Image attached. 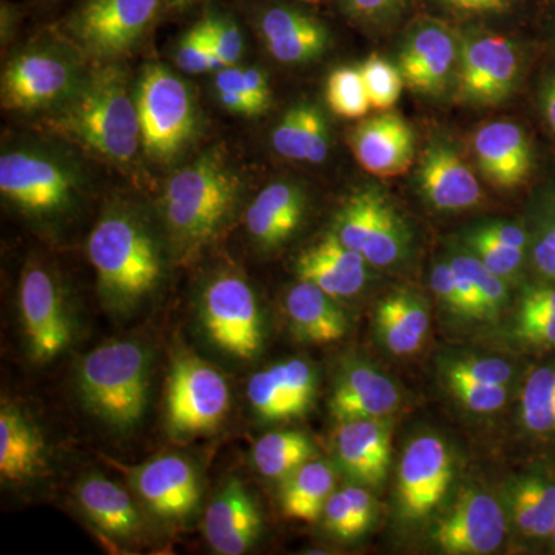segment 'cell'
<instances>
[{"label": "cell", "mask_w": 555, "mask_h": 555, "mask_svg": "<svg viewBox=\"0 0 555 555\" xmlns=\"http://www.w3.org/2000/svg\"><path fill=\"white\" fill-rule=\"evenodd\" d=\"M50 127L113 163H129L141 142L137 100L118 68H102L82 80Z\"/></svg>", "instance_id": "obj_1"}, {"label": "cell", "mask_w": 555, "mask_h": 555, "mask_svg": "<svg viewBox=\"0 0 555 555\" xmlns=\"http://www.w3.org/2000/svg\"><path fill=\"white\" fill-rule=\"evenodd\" d=\"M241 179L217 153L201 156L167 182L163 214L175 243L193 251L217 236L235 207Z\"/></svg>", "instance_id": "obj_2"}, {"label": "cell", "mask_w": 555, "mask_h": 555, "mask_svg": "<svg viewBox=\"0 0 555 555\" xmlns=\"http://www.w3.org/2000/svg\"><path fill=\"white\" fill-rule=\"evenodd\" d=\"M89 257L102 292L116 305H131L158 286V247L133 215L124 211L105 215L91 232Z\"/></svg>", "instance_id": "obj_3"}, {"label": "cell", "mask_w": 555, "mask_h": 555, "mask_svg": "<svg viewBox=\"0 0 555 555\" xmlns=\"http://www.w3.org/2000/svg\"><path fill=\"white\" fill-rule=\"evenodd\" d=\"M150 357L134 341L108 343L83 358L80 396L91 412L109 425H137L147 406Z\"/></svg>", "instance_id": "obj_4"}, {"label": "cell", "mask_w": 555, "mask_h": 555, "mask_svg": "<svg viewBox=\"0 0 555 555\" xmlns=\"http://www.w3.org/2000/svg\"><path fill=\"white\" fill-rule=\"evenodd\" d=\"M134 100L145 153L164 163L177 158L196 129L188 86L170 69L152 65L145 69Z\"/></svg>", "instance_id": "obj_5"}, {"label": "cell", "mask_w": 555, "mask_h": 555, "mask_svg": "<svg viewBox=\"0 0 555 555\" xmlns=\"http://www.w3.org/2000/svg\"><path fill=\"white\" fill-rule=\"evenodd\" d=\"M164 10L166 0H80L68 30L93 56L116 57L133 49Z\"/></svg>", "instance_id": "obj_6"}, {"label": "cell", "mask_w": 555, "mask_h": 555, "mask_svg": "<svg viewBox=\"0 0 555 555\" xmlns=\"http://www.w3.org/2000/svg\"><path fill=\"white\" fill-rule=\"evenodd\" d=\"M229 406V385L217 369L192 356L175 361L166 396L171 434L193 437L208 433L222 422Z\"/></svg>", "instance_id": "obj_7"}, {"label": "cell", "mask_w": 555, "mask_h": 555, "mask_svg": "<svg viewBox=\"0 0 555 555\" xmlns=\"http://www.w3.org/2000/svg\"><path fill=\"white\" fill-rule=\"evenodd\" d=\"M201 315L211 341L240 360L257 357L262 345L261 313L254 291L235 275L208 283L201 301Z\"/></svg>", "instance_id": "obj_8"}, {"label": "cell", "mask_w": 555, "mask_h": 555, "mask_svg": "<svg viewBox=\"0 0 555 555\" xmlns=\"http://www.w3.org/2000/svg\"><path fill=\"white\" fill-rule=\"evenodd\" d=\"M335 235L378 268L392 266L404 254L408 232L390 201L375 189L361 190L341 207Z\"/></svg>", "instance_id": "obj_9"}, {"label": "cell", "mask_w": 555, "mask_h": 555, "mask_svg": "<svg viewBox=\"0 0 555 555\" xmlns=\"http://www.w3.org/2000/svg\"><path fill=\"white\" fill-rule=\"evenodd\" d=\"M75 190L72 171L49 156L11 152L0 158V192L28 214H56L72 203Z\"/></svg>", "instance_id": "obj_10"}, {"label": "cell", "mask_w": 555, "mask_h": 555, "mask_svg": "<svg viewBox=\"0 0 555 555\" xmlns=\"http://www.w3.org/2000/svg\"><path fill=\"white\" fill-rule=\"evenodd\" d=\"M459 96L467 104L495 105L513 93L518 78V54L503 36L478 35L460 49Z\"/></svg>", "instance_id": "obj_11"}, {"label": "cell", "mask_w": 555, "mask_h": 555, "mask_svg": "<svg viewBox=\"0 0 555 555\" xmlns=\"http://www.w3.org/2000/svg\"><path fill=\"white\" fill-rule=\"evenodd\" d=\"M75 65L49 51L14 57L2 76L3 107L31 112L64 102L78 87Z\"/></svg>", "instance_id": "obj_12"}, {"label": "cell", "mask_w": 555, "mask_h": 555, "mask_svg": "<svg viewBox=\"0 0 555 555\" xmlns=\"http://www.w3.org/2000/svg\"><path fill=\"white\" fill-rule=\"evenodd\" d=\"M22 326L36 361L60 356L72 341V326L60 287L46 269L28 266L20 287Z\"/></svg>", "instance_id": "obj_13"}, {"label": "cell", "mask_w": 555, "mask_h": 555, "mask_svg": "<svg viewBox=\"0 0 555 555\" xmlns=\"http://www.w3.org/2000/svg\"><path fill=\"white\" fill-rule=\"evenodd\" d=\"M506 517L494 496L463 492L447 516L437 521L433 539L448 554H489L502 545Z\"/></svg>", "instance_id": "obj_14"}, {"label": "cell", "mask_w": 555, "mask_h": 555, "mask_svg": "<svg viewBox=\"0 0 555 555\" xmlns=\"http://www.w3.org/2000/svg\"><path fill=\"white\" fill-rule=\"evenodd\" d=\"M452 478V460L443 440L433 436L409 444L398 469V496L404 514L422 518L443 500Z\"/></svg>", "instance_id": "obj_15"}, {"label": "cell", "mask_w": 555, "mask_h": 555, "mask_svg": "<svg viewBox=\"0 0 555 555\" xmlns=\"http://www.w3.org/2000/svg\"><path fill=\"white\" fill-rule=\"evenodd\" d=\"M131 478L142 502L156 516L181 520L198 506V478L182 456H156L137 467Z\"/></svg>", "instance_id": "obj_16"}, {"label": "cell", "mask_w": 555, "mask_h": 555, "mask_svg": "<svg viewBox=\"0 0 555 555\" xmlns=\"http://www.w3.org/2000/svg\"><path fill=\"white\" fill-rule=\"evenodd\" d=\"M315 392V374L308 361L288 360L251 375L247 397L264 420H287L308 411Z\"/></svg>", "instance_id": "obj_17"}, {"label": "cell", "mask_w": 555, "mask_h": 555, "mask_svg": "<svg viewBox=\"0 0 555 555\" xmlns=\"http://www.w3.org/2000/svg\"><path fill=\"white\" fill-rule=\"evenodd\" d=\"M350 142L358 164L375 177L404 173L415 155L414 131L406 120L392 112L361 122Z\"/></svg>", "instance_id": "obj_18"}, {"label": "cell", "mask_w": 555, "mask_h": 555, "mask_svg": "<svg viewBox=\"0 0 555 555\" xmlns=\"http://www.w3.org/2000/svg\"><path fill=\"white\" fill-rule=\"evenodd\" d=\"M259 31L278 62L301 64L321 56L328 47V30L308 11L275 3L259 13Z\"/></svg>", "instance_id": "obj_19"}, {"label": "cell", "mask_w": 555, "mask_h": 555, "mask_svg": "<svg viewBox=\"0 0 555 555\" xmlns=\"http://www.w3.org/2000/svg\"><path fill=\"white\" fill-rule=\"evenodd\" d=\"M459 49L447 28L425 24L412 33L398 60L404 86L414 93L440 94L447 89Z\"/></svg>", "instance_id": "obj_20"}, {"label": "cell", "mask_w": 555, "mask_h": 555, "mask_svg": "<svg viewBox=\"0 0 555 555\" xmlns=\"http://www.w3.org/2000/svg\"><path fill=\"white\" fill-rule=\"evenodd\" d=\"M257 503L238 480H230L207 507L204 529L215 553L240 555L257 542L261 532Z\"/></svg>", "instance_id": "obj_21"}, {"label": "cell", "mask_w": 555, "mask_h": 555, "mask_svg": "<svg viewBox=\"0 0 555 555\" xmlns=\"http://www.w3.org/2000/svg\"><path fill=\"white\" fill-rule=\"evenodd\" d=\"M420 189L438 210H463L476 206L481 189L476 175L448 142H433L423 153Z\"/></svg>", "instance_id": "obj_22"}, {"label": "cell", "mask_w": 555, "mask_h": 555, "mask_svg": "<svg viewBox=\"0 0 555 555\" xmlns=\"http://www.w3.org/2000/svg\"><path fill=\"white\" fill-rule=\"evenodd\" d=\"M366 262L331 232L299 255L297 273L335 299L353 297L366 284Z\"/></svg>", "instance_id": "obj_23"}, {"label": "cell", "mask_w": 555, "mask_h": 555, "mask_svg": "<svg viewBox=\"0 0 555 555\" xmlns=\"http://www.w3.org/2000/svg\"><path fill=\"white\" fill-rule=\"evenodd\" d=\"M474 152L481 173L496 188H517L531 171V147L517 124H488L474 138Z\"/></svg>", "instance_id": "obj_24"}, {"label": "cell", "mask_w": 555, "mask_h": 555, "mask_svg": "<svg viewBox=\"0 0 555 555\" xmlns=\"http://www.w3.org/2000/svg\"><path fill=\"white\" fill-rule=\"evenodd\" d=\"M335 452L350 477L377 485L390 462L389 430L378 418L341 422L335 433Z\"/></svg>", "instance_id": "obj_25"}, {"label": "cell", "mask_w": 555, "mask_h": 555, "mask_svg": "<svg viewBox=\"0 0 555 555\" xmlns=\"http://www.w3.org/2000/svg\"><path fill=\"white\" fill-rule=\"evenodd\" d=\"M400 403L397 386L382 372L369 366H350L339 375L332 393V415L341 422L379 418Z\"/></svg>", "instance_id": "obj_26"}, {"label": "cell", "mask_w": 555, "mask_h": 555, "mask_svg": "<svg viewBox=\"0 0 555 555\" xmlns=\"http://www.w3.org/2000/svg\"><path fill=\"white\" fill-rule=\"evenodd\" d=\"M306 199L297 185L273 182L259 192L248 207L247 230L262 247L272 248L286 243L301 224Z\"/></svg>", "instance_id": "obj_27"}, {"label": "cell", "mask_w": 555, "mask_h": 555, "mask_svg": "<svg viewBox=\"0 0 555 555\" xmlns=\"http://www.w3.org/2000/svg\"><path fill=\"white\" fill-rule=\"evenodd\" d=\"M46 444L38 429L20 409L3 404L0 409V477L22 483L46 469Z\"/></svg>", "instance_id": "obj_28"}, {"label": "cell", "mask_w": 555, "mask_h": 555, "mask_svg": "<svg viewBox=\"0 0 555 555\" xmlns=\"http://www.w3.org/2000/svg\"><path fill=\"white\" fill-rule=\"evenodd\" d=\"M286 312L299 338L315 345L339 341L347 332V318L335 298L309 281L288 291Z\"/></svg>", "instance_id": "obj_29"}, {"label": "cell", "mask_w": 555, "mask_h": 555, "mask_svg": "<svg viewBox=\"0 0 555 555\" xmlns=\"http://www.w3.org/2000/svg\"><path fill=\"white\" fill-rule=\"evenodd\" d=\"M87 517L109 535L130 537L141 526V518L130 495L120 486L101 476H90L76 489Z\"/></svg>", "instance_id": "obj_30"}, {"label": "cell", "mask_w": 555, "mask_h": 555, "mask_svg": "<svg viewBox=\"0 0 555 555\" xmlns=\"http://www.w3.org/2000/svg\"><path fill=\"white\" fill-rule=\"evenodd\" d=\"M284 480L281 491L284 514L295 520H317L334 491L335 476L331 466L320 460H309Z\"/></svg>", "instance_id": "obj_31"}, {"label": "cell", "mask_w": 555, "mask_h": 555, "mask_svg": "<svg viewBox=\"0 0 555 555\" xmlns=\"http://www.w3.org/2000/svg\"><path fill=\"white\" fill-rule=\"evenodd\" d=\"M517 528L528 539L543 540L555 528V483L542 476L526 477L513 494Z\"/></svg>", "instance_id": "obj_32"}, {"label": "cell", "mask_w": 555, "mask_h": 555, "mask_svg": "<svg viewBox=\"0 0 555 555\" xmlns=\"http://www.w3.org/2000/svg\"><path fill=\"white\" fill-rule=\"evenodd\" d=\"M312 456V443L297 430L270 433L259 438L254 448L255 466L268 478H286Z\"/></svg>", "instance_id": "obj_33"}, {"label": "cell", "mask_w": 555, "mask_h": 555, "mask_svg": "<svg viewBox=\"0 0 555 555\" xmlns=\"http://www.w3.org/2000/svg\"><path fill=\"white\" fill-rule=\"evenodd\" d=\"M521 422L529 433H555V363L537 367L521 390Z\"/></svg>", "instance_id": "obj_34"}, {"label": "cell", "mask_w": 555, "mask_h": 555, "mask_svg": "<svg viewBox=\"0 0 555 555\" xmlns=\"http://www.w3.org/2000/svg\"><path fill=\"white\" fill-rule=\"evenodd\" d=\"M326 98L332 112L346 119L363 118L372 108L360 68L335 69L328 76Z\"/></svg>", "instance_id": "obj_35"}, {"label": "cell", "mask_w": 555, "mask_h": 555, "mask_svg": "<svg viewBox=\"0 0 555 555\" xmlns=\"http://www.w3.org/2000/svg\"><path fill=\"white\" fill-rule=\"evenodd\" d=\"M312 112V105L308 104L288 109L272 134V145L278 155L287 159L308 160Z\"/></svg>", "instance_id": "obj_36"}, {"label": "cell", "mask_w": 555, "mask_h": 555, "mask_svg": "<svg viewBox=\"0 0 555 555\" xmlns=\"http://www.w3.org/2000/svg\"><path fill=\"white\" fill-rule=\"evenodd\" d=\"M360 72L372 108L389 112L397 104L403 90L404 82L400 69L382 57L371 56L361 65Z\"/></svg>", "instance_id": "obj_37"}, {"label": "cell", "mask_w": 555, "mask_h": 555, "mask_svg": "<svg viewBox=\"0 0 555 555\" xmlns=\"http://www.w3.org/2000/svg\"><path fill=\"white\" fill-rule=\"evenodd\" d=\"M449 264L456 272L463 273L473 281L474 286L478 288L481 298H483L488 315H495L506 305L507 288L505 281L486 268L480 259L469 257V255H459V257L452 258Z\"/></svg>", "instance_id": "obj_38"}, {"label": "cell", "mask_w": 555, "mask_h": 555, "mask_svg": "<svg viewBox=\"0 0 555 555\" xmlns=\"http://www.w3.org/2000/svg\"><path fill=\"white\" fill-rule=\"evenodd\" d=\"M211 51L224 62L225 67H235L244 53V36L238 22L225 11L211 10L206 14Z\"/></svg>", "instance_id": "obj_39"}, {"label": "cell", "mask_w": 555, "mask_h": 555, "mask_svg": "<svg viewBox=\"0 0 555 555\" xmlns=\"http://www.w3.org/2000/svg\"><path fill=\"white\" fill-rule=\"evenodd\" d=\"M469 244L486 268L500 278L517 273L521 261H524V250L505 246V244L496 241L494 236L489 235L485 228L476 230L469 236Z\"/></svg>", "instance_id": "obj_40"}, {"label": "cell", "mask_w": 555, "mask_h": 555, "mask_svg": "<svg viewBox=\"0 0 555 555\" xmlns=\"http://www.w3.org/2000/svg\"><path fill=\"white\" fill-rule=\"evenodd\" d=\"M215 90L222 107L243 116L262 115L244 80L243 68L228 67L217 73Z\"/></svg>", "instance_id": "obj_41"}, {"label": "cell", "mask_w": 555, "mask_h": 555, "mask_svg": "<svg viewBox=\"0 0 555 555\" xmlns=\"http://www.w3.org/2000/svg\"><path fill=\"white\" fill-rule=\"evenodd\" d=\"M447 382L460 403L477 414H489L506 404V386L485 385L462 378H447Z\"/></svg>", "instance_id": "obj_42"}, {"label": "cell", "mask_w": 555, "mask_h": 555, "mask_svg": "<svg viewBox=\"0 0 555 555\" xmlns=\"http://www.w3.org/2000/svg\"><path fill=\"white\" fill-rule=\"evenodd\" d=\"M444 377L506 386L513 377V369L500 358H463L449 364Z\"/></svg>", "instance_id": "obj_43"}, {"label": "cell", "mask_w": 555, "mask_h": 555, "mask_svg": "<svg viewBox=\"0 0 555 555\" xmlns=\"http://www.w3.org/2000/svg\"><path fill=\"white\" fill-rule=\"evenodd\" d=\"M210 54V36H208L206 16H204L179 40L175 60L182 72L188 75H199L208 72Z\"/></svg>", "instance_id": "obj_44"}, {"label": "cell", "mask_w": 555, "mask_h": 555, "mask_svg": "<svg viewBox=\"0 0 555 555\" xmlns=\"http://www.w3.org/2000/svg\"><path fill=\"white\" fill-rule=\"evenodd\" d=\"M378 309L396 318L401 326L425 341L430 326V317L422 299L409 294L390 295L383 299Z\"/></svg>", "instance_id": "obj_45"}, {"label": "cell", "mask_w": 555, "mask_h": 555, "mask_svg": "<svg viewBox=\"0 0 555 555\" xmlns=\"http://www.w3.org/2000/svg\"><path fill=\"white\" fill-rule=\"evenodd\" d=\"M323 514L328 531L339 537V539H356L361 534L356 516H353L352 506H350L345 491L332 492L326 506H324Z\"/></svg>", "instance_id": "obj_46"}, {"label": "cell", "mask_w": 555, "mask_h": 555, "mask_svg": "<svg viewBox=\"0 0 555 555\" xmlns=\"http://www.w3.org/2000/svg\"><path fill=\"white\" fill-rule=\"evenodd\" d=\"M518 335L532 345L555 346V312H518Z\"/></svg>", "instance_id": "obj_47"}, {"label": "cell", "mask_w": 555, "mask_h": 555, "mask_svg": "<svg viewBox=\"0 0 555 555\" xmlns=\"http://www.w3.org/2000/svg\"><path fill=\"white\" fill-rule=\"evenodd\" d=\"M430 284H433L437 297L443 301L449 310L465 315V305H463L459 287H456L454 269L451 268L449 262H440L434 268Z\"/></svg>", "instance_id": "obj_48"}, {"label": "cell", "mask_w": 555, "mask_h": 555, "mask_svg": "<svg viewBox=\"0 0 555 555\" xmlns=\"http://www.w3.org/2000/svg\"><path fill=\"white\" fill-rule=\"evenodd\" d=\"M532 255L540 273L547 278H555V215L543 228Z\"/></svg>", "instance_id": "obj_49"}, {"label": "cell", "mask_w": 555, "mask_h": 555, "mask_svg": "<svg viewBox=\"0 0 555 555\" xmlns=\"http://www.w3.org/2000/svg\"><path fill=\"white\" fill-rule=\"evenodd\" d=\"M328 153V130L324 116L320 109L313 107L312 119H310V138L308 163L320 164L327 158Z\"/></svg>", "instance_id": "obj_50"}, {"label": "cell", "mask_w": 555, "mask_h": 555, "mask_svg": "<svg viewBox=\"0 0 555 555\" xmlns=\"http://www.w3.org/2000/svg\"><path fill=\"white\" fill-rule=\"evenodd\" d=\"M343 491H345L347 500H349L350 506H352L358 528H360L361 534H363L367 526L371 525L372 514H374L371 495H369L366 489L358 488V486H347Z\"/></svg>", "instance_id": "obj_51"}, {"label": "cell", "mask_w": 555, "mask_h": 555, "mask_svg": "<svg viewBox=\"0 0 555 555\" xmlns=\"http://www.w3.org/2000/svg\"><path fill=\"white\" fill-rule=\"evenodd\" d=\"M449 9L466 14H499L509 9L513 0H441Z\"/></svg>", "instance_id": "obj_52"}, {"label": "cell", "mask_w": 555, "mask_h": 555, "mask_svg": "<svg viewBox=\"0 0 555 555\" xmlns=\"http://www.w3.org/2000/svg\"><path fill=\"white\" fill-rule=\"evenodd\" d=\"M243 73L251 98L257 102L262 113L268 112L270 104H272V91H270L268 76L258 68H243Z\"/></svg>", "instance_id": "obj_53"}, {"label": "cell", "mask_w": 555, "mask_h": 555, "mask_svg": "<svg viewBox=\"0 0 555 555\" xmlns=\"http://www.w3.org/2000/svg\"><path fill=\"white\" fill-rule=\"evenodd\" d=\"M485 230L489 235L494 236L496 241L505 244V246L525 251L528 236H526L525 230L518 228L517 224H511V222H492V224L485 225Z\"/></svg>", "instance_id": "obj_54"}, {"label": "cell", "mask_w": 555, "mask_h": 555, "mask_svg": "<svg viewBox=\"0 0 555 555\" xmlns=\"http://www.w3.org/2000/svg\"><path fill=\"white\" fill-rule=\"evenodd\" d=\"M347 9L357 16L377 17L397 9L403 0H345Z\"/></svg>", "instance_id": "obj_55"}, {"label": "cell", "mask_w": 555, "mask_h": 555, "mask_svg": "<svg viewBox=\"0 0 555 555\" xmlns=\"http://www.w3.org/2000/svg\"><path fill=\"white\" fill-rule=\"evenodd\" d=\"M520 310L529 312H555V287H540L529 291L521 301Z\"/></svg>", "instance_id": "obj_56"}, {"label": "cell", "mask_w": 555, "mask_h": 555, "mask_svg": "<svg viewBox=\"0 0 555 555\" xmlns=\"http://www.w3.org/2000/svg\"><path fill=\"white\" fill-rule=\"evenodd\" d=\"M543 108H545L546 119L550 122L551 129L555 131V79L545 89Z\"/></svg>", "instance_id": "obj_57"}, {"label": "cell", "mask_w": 555, "mask_h": 555, "mask_svg": "<svg viewBox=\"0 0 555 555\" xmlns=\"http://www.w3.org/2000/svg\"><path fill=\"white\" fill-rule=\"evenodd\" d=\"M170 11H188L204 0H166Z\"/></svg>", "instance_id": "obj_58"}, {"label": "cell", "mask_w": 555, "mask_h": 555, "mask_svg": "<svg viewBox=\"0 0 555 555\" xmlns=\"http://www.w3.org/2000/svg\"><path fill=\"white\" fill-rule=\"evenodd\" d=\"M551 537H553V540H554V543H555V528H554V531H553V535H551Z\"/></svg>", "instance_id": "obj_59"}]
</instances>
